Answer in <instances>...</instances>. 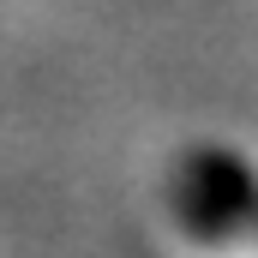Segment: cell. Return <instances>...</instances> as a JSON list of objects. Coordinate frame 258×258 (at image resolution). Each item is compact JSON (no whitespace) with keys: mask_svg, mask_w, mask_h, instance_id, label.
Segmentation results:
<instances>
[{"mask_svg":"<svg viewBox=\"0 0 258 258\" xmlns=\"http://www.w3.org/2000/svg\"><path fill=\"white\" fill-rule=\"evenodd\" d=\"M174 216L198 240H258V168L222 144H198L174 168Z\"/></svg>","mask_w":258,"mask_h":258,"instance_id":"obj_1","label":"cell"}]
</instances>
